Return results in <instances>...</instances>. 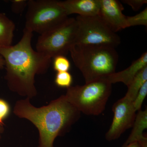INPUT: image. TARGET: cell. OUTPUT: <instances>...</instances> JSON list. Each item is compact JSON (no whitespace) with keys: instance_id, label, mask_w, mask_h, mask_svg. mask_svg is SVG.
I'll use <instances>...</instances> for the list:
<instances>
[{"instance_id":"cb8c5ba5","label":"cell","mask_w":147,"mask_h":147,"mask_svg":"<svg viewBox=\"0 0 147 147\" xmlns=\"http://www.w3.org/2000/svg\"><path fill=\"white\" fill-rule=\"evenodd\" d=\"M1 125H0V129H1Z\"/></svg>"},{"instance_id":"ffe728a7","label":"cell","mask_w":147,"mask_h":147,"mask_svg":"<svg viewBox=\"0 0 147 147\" xmlns=\"http://www.w3.org/2000/svg\"><path fill=\"white\" fill-rule=\"evenodd\" d=\"M10 112L9 105L5 100L0 99V125L9 115Z\"/></svg>"},{"instance_id":"6da1fadb","label":"cell","mask_w":147,"mask_h":147,"mask_svg":"<svg viewBox=\"0 0 147 147\" xmlns=\"http://www.w3.org/2000/svg\"><path fill=\"white\" fill-rule=\"evenodd\" d=\"M33 33L24 29L21 39L14 45L0 47V55L5 63V78L10 89L28 98L36 94L34 78L47 71L51 58L33 50Z\"/></svg>"},{"instance_id":"7402d4cb","label":"cell","mask_w":147,"mask_h":147,"mask_svg":"<svg viewBox=\"0 0 147 147\" xmlns=\"http://www.w3.org/2000/svg\"><path fill=\"white\" fill-rule=\"evenodd\" d=\"M122 147H142L139 143L137 142L130 143L125 146H123Z\"/></svg>"},{"instance_id":"ba28073f","label":"cell","mask_w":147,"mask_h":147,"mask_svg":"<svg viewBox=\"0 0 147 147\" xmlns=\"http://www.w3.org/2000/svg\"><path fill=\"white\" fill-rule=\"evenodd\" d=\"M113 122L105 134L108 141L118 139L127 129L132 127L137 115L132 101L125 96L113 105Z\"/></svg>"},{"instance_id":"9a60e30c","label":"cell","mask_w":147,"mask_h":147,"mask_svg":"<svg viewBox=\"0 0 147 147\" xmlns=\"http://www.w3.org/2000/svg\"><path fill=\"white\" fill-rule=\"evenodd\" d=\"M127 28L135 26H147V8L132 16H126Z\"/></svg>"},{"instance_id":"d6986e66","label":"cell","mask_w":147,"mask_h":147,"mask_svg":"<svg viewBox=\"0 0 147 147\" xmlns=\"http://www.w3.org/2000/svg\"><path fill=\"white\" fill-rule=\"evenodd\" d=\"M11 2V10L13 13L20 14L28 5V1L27 0H12Z\"/></svg>"},{"instance_id":"8992f818","label":"cell","mask_w":147,"mask_h":147,"mask_svg":"<svg viewBox=\"0 0 147 147\" xmlns=\"http://www.w3.org/2000/svg\"><path fill=\"white\" fill-rule=\"evenodd\" d=\"M76 18L68 17L61 24L40 34L36 51L49 58L65 56L74 43L77 32Z\"/></svg>"},{"instance_id":"7a4b0ae2","label":"cell","mask_w":147,"mask_h":147,"mask_svg":"<svg viewBox=\"0 0 147 147\" xmlns=\"http://www.w3.org/2000/svg\"><path fill=\"white\" fill-rule=\"evenodd\" d=\"M13 113L19 117L30 121L38 129V147H54L56 137L65 133L81 115V112L67 101L65 95L40 108L32 105L28 98L18 100Z\"/></svg>"},{"instance_id":"2e32d148","label":"cell","mask_w":147,"mask_h":147,"mask_svg":"<svg viewBox=\"0 0 147 147\" xmlns=\"http://www.w3.org/2000/svg\"><path fill=\"white\" fill-rule=\"evenodd\" d=\"M53 68L57 72L68 71L71 67L70 62L65 56L59 55L54 58Z\"/></svg>"},{"instance_id":"5bb4252c","label":"cell","mask_w":147,"mask_h":147,"mask_svg":"<svg viewBox=\"0 0 147 147\" xmlns=\"http://www.w3.org/2000/svg\"><path fill=\"white\" fill-rule=\"evenodd\" d=\"M147 82V66L142 69L135 76L127 86L128 90L125 97L133 101L139 90L144 84Z\"/></svg>"},{"instance_id":"e0dca14e","label":"cell","mask_w":147,"mask_h":147,"mask_svg":"<svg viewBox=\"0 0 147 147\" xmlns=\"http://www.w3.org/2000/svg\"><path fill=\"white\" fill-rule=\"evenodd\" d=\"M72 82V76L68 71L57 72L55 83L58 86L67 89L71 86Z\"/></svg>"},{"instance_id":"52a82bcc","label":"cell","mask_w":147,"mask_h":147,"mask_svg":"<svg viewBox=\"0 0 147 147\" xmlns=\"http://www.w3.org/2000/svg\"><path fill=\"white\" fill-rule=\"evenodd\" d=\"M77 32L74 44L108 45L115 48L121 43L120 37L113 32L98 15L77 16Z\"/></svg>"},{"instance_id":"3957f363","label":"cell","mask_w":147,"mask_h":147,"mask_svg":"<svg viewBox=\"0 0 147 147\" xmlns=\"http://www.w3.org/2000/svg\"><path fill=\"white\" fill-rule=\"evenodd\" d=\"M69 52L74 64L82 72L86 83L106 79L115 72L119 56L115 47L74 44Z\"/></svg>"},{"instance_id":"30bf717a","label":"cell","mask_w":147,"mask_h":147,"mask_svg":"<svg viewBox=\"0 0 147 147\" xmlns=\"http://www.w3.org/2000/svg\"><path fill=\"white\" fill-rule=\"evenodd\" d=\"M66 14H72L89 17L98 15L100 9L99 0H67L61 1Z\"/></svg>"},{"instance_id":"7c38bea8","label":"cell","mask_w":147,"mask_h":147,"mask_svg":"<svg viewBox=\"0 0 147 147\" xmlns=\"http://www.w3.org/2000/svg\"><path fill=\"white\" fill-rule=\"evenodd\" d=\"M132 127L131 134L123 146L137 142L142 147H147V137L143 134L144 130L147 128V109L138 111Z\"/></svg>"},{"instance_id":"8fae6325","label":"cell","mask_w":147,"mask_h":147,"mask_svg":"<svg viewBox=\"0 0 147 147\" xmlns=\"http://www.w3.org/2000/svg\"><path fill=\"white\" fill-rule=\"evenodd\" d=\"M147 66V53L145 52L124 70L110 74L106 79L111 84L121 82L128 86L135 76Z\"/></svg>"},{"instance_id":"603a6c76","label":"cell","mask_w":147,"mask_h":147,"mask_svg":"<svg viewBox=\"0 0 147 147\" xmlns=\"http://www.w3.org/2000/svg\"><path fill=\"white\" fill-rule=\"evenodd\" d=\"M5 66L4 60L1 55H0V69L3 68Z\"/></svg>"},{"instance_id":"4fadbf2b","label":"cell","mask_w":147,"mask_h":147,"mask_svg":"<svg viewBox=\"0 0 147 147\" xmlns=\"http://www.w3.org/2000/svg\"><path fill=\"white\" fill-rule=\"evenodd\" d=\"M15 24L5 13H0V47L12 45Z\"/></svg>"},{"instance_id":"277c9868","label":"cell","mask_w":147,"mask_h":147,"mask_svg":"<svg viewBox=\"0 0 147 147\" xmlns=\"http://www.w3.org/2000/svg\"><path fill=\"white\" fill-rule=\"evenodd\" d=\"M112 85L107 79H98L83 86L69 87L65 96L79 112L88 115H98L105 109Z\"/></svg>"},{"instance_id":"5b68a950","label":"cell","mask_w":147,"mask_h":147,"mask_svg":"<svg viewBox=\"0 0 147 147\" xmlns=\"http://www.w3.org/2000/svg\"><path fill=\"white\" fill-rule=\"evenodd\" d=\"M61 1L55 0H29L25 28L42 34L68 18Z\"/></svg>"},{"instance_id":"ac0fdd59","label":"cell","mask_w":147,"mask_h":147,"mask_svg":"<svg viewBox=\"0 0 147 147\" xmlns=\"http://www.w3.org/2000/svg\"><path fill=\"white\" fill-rule=\"evenodd\" d=\"M147 95V82L141 88L135 99L132 101L133 107L135 111L141 110L142 104Z\"/></svg>"},{"instance_id":"44dd1931","label":"cell","mask_w":147,"mask_h":147,"mask_svg":"<svg viewBox=\"0 0 147 147\" xmlns=\"http://www.w3.org/2000/svg\"><path fill=\"white\" fill-rule=\"evenodd\" d=\"M122 2L130 6L134 11L139 10L144 4L147 3V0H124Z\"/></svg>"},{"instance_id":"9c48e42d","label":"cell","mask_w":147,"mask_h":147,"mask_svg":"<svg viewBox=\"0 0 147 147\" xmlns=\"http://www.w3.org/2000/svg\"><path fill=\"white\" fill-rule=\"evenodd\" d=\"M98 16L114 32L127 28L123 6L117 0H99Z\"/></svg>"}]
</instances>
